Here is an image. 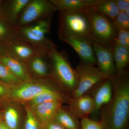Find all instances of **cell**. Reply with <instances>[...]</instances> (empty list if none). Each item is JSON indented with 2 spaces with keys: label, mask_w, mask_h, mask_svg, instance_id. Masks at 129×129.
<instances>
[{
  "label": "cell",
  "mask_w": 129,
  "mask_h": 129,
  "mask_svg": "<svg viewBox=\"0 0 129 129\" xmlns=\"http://www.w3.org/2000/svg\"><path fill=\"white\" fill-rule=\"evenodd\" d=\"M118 29L129 30V16L124 12H120L113 20Z\"/></svg>",
  "instance_id": "cell-27"
},
{
  "label": "cell",
  "mask_w": 129,
  "mask_h": 129,
  "mask_svg": "<svg viewBox=\"0 0 129 129\" xmlns=\"http://www.w3.org/2000/svg\"><path fill=\"white\" fill-rule=\"evenodd\" d=\"M59 36H72L91 39V27L88 16L84 11H61Z\"/></svg>",
  "instance_id": "cell-4"
},
{
  "label": "cell",
  "mask_w": 129,
  "mask_h": 129,
  "mask_svg": "<svg viewBox=\"0 0 129 129\" xmlns=\"http://www.w3.org/2000/svg\"><path fill=\"white\" fill-rule=\"evenodd\" d=\"M56 8L49 1H30L21 14L18 22L19 27L29 25L32 23L53 16Z\"/></svg>",
  "instance_id": "cell-7"
},
{
  "label": "cell",
  "mask_w": 129,
  "mask_h": 129,
  "mask_svg": "<svg viewBox=\"0 0 129 129\" xmlns=\"http://www.w3.org/2000/svg\"><path fill=\"white\" fill-rule=\"evenodd\" d=\"M68 103L69 111L78 118L88 117L94 111V102L90 95L85 94L78 97H71Z\"/></svg>",
  "instance_id": "cell-12"
},
{
  "label": "cell",
  "mask_w": 129,
  "mask_h": 129,
  "mask_svg": "<svg viewBox=\"0 0 129 129\" xmlns=\"http://www.w3.org/2000/svg\"><path fill=\"white\" fill-rule=\"evenodd\" d=\"M75 70L78 79V85L71 94V97H78L85 94L88 91L99 83L111 78L94 65L82 62Z\"/></svg>",
  "instance_id": "cell-6"
},
{
  "label": "cell",
  "mask_w": 129,
  "mask_h": 129,
  "mask_svg": "<svg viewBox=\"0 0 129 129\" xmlns=\"http://www.w3.org/2000/svg\"></svg>",
  "instance_id": "cell-37"
},
{
  "label": "cell",
  "mask_w": 129,
  "mask_h": 129,
  "mask_svg": "<svg viewBox=\"0 0 129 129\" xmlns=\"http://www.w3.org/2000/svg\"><path fill=\"white\" fill-rule=\"evenodd\" d=\"M111 79L112 96L108 104L103 107L100 122L104 129H126L129 115L128 73L125 70Z\"/></svg>",
  "instance_id": "cell-1"
},
{
  "label": "cell",
  "mask_w": 129,
  "mask_h": 129,
  "mask_svg": "<svg viewBox=\"0 0 129 129\" xmlns=\"http://www.w3.org/2000/svg\"><path fill=\"white\" fill-rule=\"evenodd\" d=\"M0 81L9 85H16L23 82L5 64L0 61Z\"/></svg>",
  "instance_id": "cell-24"
},
{
  "label": "cell",
  "mask_w": 129,
  "mask_h": 129,
  "mask_svg": "<svg viewBox=\"0 0 129 129\" xmlns=\"http://www.w3.org/2000/svg\"><path fill=\"white\" fill-rule=\"evenodd\" d=\"M91 7L97 12L113 21L120 12L114 0H101L98 3Z\"/></svg>",
  "instance_id": "cell-20"
},
{
  "label": "cell",
  "mask_w": 129,
  "mask_h": 129,
  "mask_svg": "<svg viewBox=\"0 0 129 129\" xmlns=\"http://www.w3.org/2000/svg\"><path fill=\"white\" fill-rule=\"evenodd\" d=\"M16 37L15 28L11 27L7 20L0 16V42L7 44Z\"/></svg>",
  "instance_id": "cell-23"
},
{
  "label": "cell",
  "mask_w": 129,
  "mask_h": 129,
  "mask_svg": "<svg viewBox=\"0 0 129 129\" xmlns=\"http://www.w3.org/2000/svg\"><path fill=\"white\" fill-rule=\"evenodd\" d=\"M61 101H54L39 104L30 109L38 121L43 125L54 119L61 107Z\"/></svg>",
  "instance_id": "cell-14"
},
{
  "label": "cell",
  "mask_w": 129,
  "mask_h": 129,
  "mask_svg": "<svg viewBox=\"0 0 129 129\" xmlns=\"http://www.w3.org/2000/svg\"><path fill=\"white\" fill-rule=\"evenodd\" d=\"M30 0H13L10 2L7 11V19L12 23L17 22L21 13Z\"/></svg>",
  "instance_id": "cell-22"
},
{
  "label": "cell",
  "mask_w": 129,
  "mask_h": 129,
  "mask_svg": "<svg viewBox=\"0 0 129 129\" xmlns=\"http://www.w3.org/2000/svg\"><path fill=\"white\" fill-rule=\"evenodd\" d=\"M0 61L22 81L31 80L29 72L23 62L8 54L0 57Z\"/></svg>",
  "instance_id": "cell-16"
},
{
  "label": "cell",
  "mask_w": 129,
  "mask_h": 129,
  "mask_svg": "<svg viewBox=\"0 0 129 129\" xmlns=\"http://www.w3.org/2000/svg\"><path fill=\"white\" fill-rule=\"evenodd\" d=\"M111 78L98 84L97 88L91 96L94 102V109L92 113L94 115H96L101 109L111 101L113 94Z\"/></svg>",
  "instance_id": "cell-13"
},
{
  "label": "cell",
  "mask_w": 129,
  "mask_h": 129,
  "mask_svg": "<svg viewBox=\"0 0 129 129\" xmlns=\"http://www.w3.org/2000/svg\"><path fill=\"white\" fill-rule=\"evenodd\" d=\"M101 0H50V2L61 11H84L88 7L93 6Z\"/></svg>",
  "instance_id": "cell-15"
},
{
  "label": "cell",
  "mask_w": 129,
  "mask_h": 129,
  "mask_svg": "<svg viewBox=\"0 0 129 129\" xmlns=\"http://www.w3.org/2000/svg\"><path fill=\"white\" fill-rule=\"evenodd\" d=\"M48 53L51 63V75L72 94L77 87L78 79L67 53L58 51L55 45L49 49Z\"/></svg>",
  "instance_id": "cell-2"
},
{
  "label": "cell",
  "mask_w": 129,
  "mask_h": 129,
  "mask_svg": "<svg viewBox=\"0 0 129 129\" xmlns=\"http://www.w3.org/2000/svg\"><path fill=\"white\" fill-rule=\"evenodd\" d=\"M113 56L117 74L123 72L129 62V49L115 44L113 47Z\"/></svg>",
  "instance_id": "cell-18"
},
{
  "label": "cell",
  "mask_w": 129,
  "mask_h": 129,
  "mask_svg": "<svg viewBox=\"0 0 129 129\" xmlns=\"http://www.w3.org/2000/svg\"><path fill=\"white\" fill-rule=\"evenodd\" d=\"M61 40L71 46L78 54L81 62L94 65L96 60L91 40L72 36H59Z\"/></svg>",
  "instance_id": "cell-9"
},
{
  "label": "cell",
  "mask_w": 129,
  "mask_h": 129,
  "mask_svg": "<svg viewBox=\"0 0 129 129\" xmlns=\"http://www.w3.org/2000/svg\"><path fill=\"white\" fill-rule=\"evenodd\" d=\"M114 2L120 12H124L129 16V0H114Z\"/></svg>",
  "instance_id": "cell-31"
},
{
  "label": "cell",
  "mask_w": 129,
  "mask_h": 129,
  "mask_svg": "<svg viewBox=\"0 0 129 129\" xmlns=\"http://www.w3.org/2000/svg\"><path fill=\"white\" fill-rule=\"evenodd\" d=\"M26 118L24 129H43L42 125L37 120L30 108L26 109Z\"/></svg>",
  "instance_id": "cell-26"
},
{
  "label": "cell",
  "mask_w": 129,
  "mask_h": 129,
  "mask_svg": "<svg viewBox=\"0 0 129 129\" xmlns=\"http://www.w3.org/2000/svg\"><path fill=\"white\" fill-rule=\"evenodd\" d=\"M0 129H9L7 126L4 121L1 120L0 121Z\"/></svg>",
  "instance_id": "cell-34"
},
{
  "label": "cell",
  "mask_w": 129,
  "mask_h": 129,
  "mask_svg": "<svg viewBox=\"0 0 129 129\" xmlns=\"http://www.w3.org/2000/svg\"><path fill=\"white\" fill-rule=\"evenodd\" d=\"M85 12L90 23L91 41L105 47H113L118 32L113 21L90 7L86 8Z\"/></svg>",
  "instance_id": "cell-3"
},
{
  "label": "cell",
  "mask_w": 129,
  "mask_h": 129,
  "mask_svg": "<svg viewBox=\"0 0 129 129\" xmlns=\"http://www.w3.org/2000/svg\"><path fill=\"white\" fill-rule=\"evenodd\" d=\"M52 16L37 21L34 24L15 29L17 38L48 50L55 45L46 37L51 31V19Z\"/></svg>",
  "instance_id": "cell-5"
},
{
  "label": "cell",
  "mask_w": 129,
  "mask_h": 129,
  "mask_svg": "<svg viewBox=\"0 0 129 129\" xmlns=\"http://www.w3.org/2000/svg\"><path fill=\"white\" fill-rule=\"evenodd\" d=\"M11 98V88L9 85L0 81V108L5 106Z\"/></svg>",
  "instance_id": "cell-29"
},
{
  "label": "cell",
  "mask_w": 129,
  "mask_h": 129,
  "mask_svg": "<svg viewBox=\"0 0 129 129\" xmlns=\"http://www.w3.org/2000/svg\"><path fill=\"white\" fill-rule=\"evenodd\" d=\"M4 122L9 129H18L19 114L16 109L12 107H7L4 113Z\"/></svg>",
  "instance_id": "cell-25"
},
{
  "label": "cell",
  "mask_w": 129,
  "mask_h": 129,
  "mask_svg": "<svg viewBox=\"0 0 129 129\" xmlns=\"http://www.w3.org/2000/svg\"><path fill=\"white\" fill-rule=\"evenodd\" d=\"M78 119L69 110L67 111L61 107L53 120L66 129H81Z\"/></svg>",
  "instance_id": "cell-19"
},
{
  "label": "cell",
  "mask_w": 129,
  "mask_h": 129,
  "mask_svg": "<svg viewBox=\"0 0 129 129\" xmlns=\"http://www.w3.org/2000/svg\"><path fill=\"white\" fill-rule=\"evenodd\" d=\"M8 50L7 44L0 42V57L7 54Z\"/></svg>",
  "instance_id": "cell-33"
},
{
  "label": "cell",
  "mask_w": 129,
  "mask_h": 129,
  "mask_svg": "<svg viewBox=\"0 0 129 129\" xmlns=\"http://www.w3.org/2000/svg\"><path fill=\"white\" fill-rule=\"evenodd\" d=\"M63 99V96L61 92L55 88L47 90L38 95L29 102L30 109L36 106L47 102L61 101Z\"/></svg>",
  "instance_id": "cell-21"
},
{
  "label": "cell",
  "mask_w": 129,
  "mask_h": 129,
  "mask_svg": "<svg viewBox=\"0 0 129 129\" xmlns=\"http://www.w3.org/2000/svg\"><path fill=\"white\" fill-rule=\"evenodd\" d=\"M0 3H1V1H0Z\"/></svg>",
  "instance_id": "cell-36"
},
{
  "label": "cell",
  "mask_w": 129,
  "mask_h": 129,
  "mask_svg": "<svg viewBox=\"0 0 129 129\" xmlns=\"http://www.w3.org/2000/svg\"><path fill=\"white\" fill-rule=\"evenodd\" d=\"M23 81L11 88V98L20 102H30L42 92L53 89L51 84L31 80Z\"/></svg>",
  "instance_id": "cell-8"
},
{
  "label": "cell",
  "mask_w": 129,
  "mask_h": 129,
  "mask_svg": "<svg viewBox=\"0 0 129 129\" xmlns=\"http://www.w3.org/2000/svg\"><path fill=\"white\" fill-rule=\"evenodd\" d=\"M2 113L0 112V121L2 120Z\"/></svg>",
  "instance_id": "cell-35"
},
{
  "label": "cell",
  "mask_w": 129,
  "mask_h": 129,
  "mask_svg": "<svg viewBox=\"0 0 129 129\" xmlns=\"http://www.w3.org/2000/svg\"><path fill=\"white\" fill-rule=\"evenodd\" d=\"M48 52H40L28 62L30 71L35 75L42 77L51 75L50 67L46 60L48 57Z\"/></svg>",
  "instance_id": "cell-17"
},
{
  "label": "cell",
  "mask_w": 129,
  "mask_h": 129,
  "mask_svg": "<svg viewBox=\"0 0 129 129\" xmlns=\"http://www.w3.org/2000/svg\"><path fill=\"white\" fill-rule=\"evenodd\" d=\"M43 129H66L54 120L42 125Z\"/></svg>",
  "instance_id": "cell-32"
},
{
  "label": "cell",
  "mask_w": 129,
  "mask_h": 129,
  "mask_svg": "<svg viewBox=\"0 0 129 129\" xmlns=\"http://www.w3.org/2000/svg\"><path fill=\"white\" fill-rule=\"evenodd\" d=\"M91 43L98 68L103 73L111 77L115 76L117 72L113 56V47H105L92 41Z\"/></svg>",
  "instance_id": "cell-11"
},
{
  "label": "cell",
  "mask_w": 129,
  "mask_h": 129,
  "mask_svg": "<svg viewBox=\"0 0 129 129\" xmlns=\"http://www.w3.org/2000/svg\"><path fill=\"white\" fill-rule=\"evenodd\" d=\"M115 44L129 49V30L118 29Z\"/></svg>",
  "instance_id": "cell-28"
},
{
  "label": "cell",
  "mask_w": 129,
  "mask_h": 129,
  "mask_svg": "<svg viewBox=\"0 0 129 129\" xmlns=\"http://www.w3.org/2000/svg\"><path fill=\"white\" fill-rule=\"evenodd\" d=\"M8 54L24 62H28L38 53L48 51L16 37L7 44Z\"/></svg>",
  "instance_id": "cell-10"
},
{
  "label": "cell",
  "mask_w": 129,
  "mask_h": 129,
  "mask_svg": "<svg viewBox=\"0 0 129 129\" xmlns=\"http://www.w3.org/2000/svg\"><path fill=\"white\" fill-rule=\"evenodd\" d=\"M81 129H104L101 123L88 117L81 119Z\"/></svg>",
  "instance_id": "cell-30"
}]
</instances>
